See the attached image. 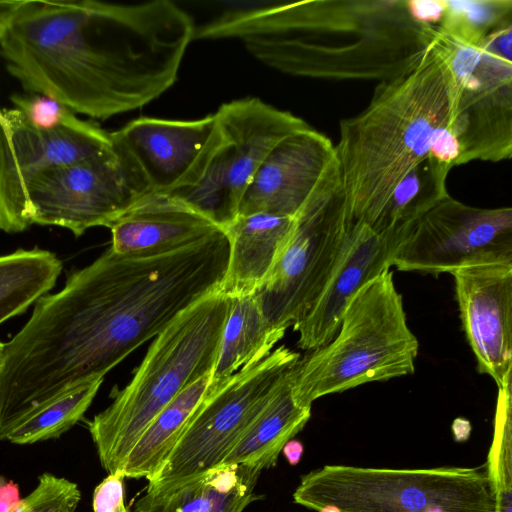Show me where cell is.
I'll return each instance as SVG.
<instances>
[{"label":"cell","instance_id":"6","mask_svg":"<svg viewBox=\"0 0 512 512\" xmlns=\"http://www.w3.org/2000/svg\"><path fill=\"white\" fill-rule=\"evenodd\" d=\"M294 502L339 512H494L483 467L430 469L325 465L304 475Z\"/></svg>","mask_w":512,"mask_h":512},{"label":"cell","instance_id":"23","mask_svg":"<svg viewBox=\"0 0 512 512\" xmlns=\"http://www.w3.org/2000/svg\"><path fill=\"white\" fill-rule=\"evenodd\" d=\"M61 271V261L44 249H20L0 256V324L46 295Z\"/></svg>","mask_w":512,"mask_h":512},{"label":"cell","instance_id":"21","mask_svg":"<svg viewBox=\"0 0 512 512\" xmlns=\"http://www.w3.org/2000/svg\"><path fill=\"white\" fill-rule=\"evenodd\" d=\"M229 298L230 309L210 377L214 385L264 359L286 333L269 323L254 294Z\"/></svg>","mask_w":512,"mask_h":512},{"label":"cell","instance_id":"34","mask_svg":"<svg viewBox=\"0 0 512 512\" xmlns=\"http://www.w3.org/2000/svg\"><path fill=\"white\" fill-rule=\"evenodd\" d=\"M318 512H339L337 509H335L334 507H325L321 510H319Z\"/></svg>","mask_w":512,"mask_h":512},{"label":"cell","instance_id":"30","mask_svg":"<svg viewBox=\"0 0 512 512\" xmlns=\"http://www.w3.org/2000/svg\"><path fill=\"white\" fill-rule=\"evenodd\" d=\"M408 15L418 24H431L444 17L445 0H412L405 2Z\"/></svg>","mask_w":512,"mask_h":512},{"label":"cell","instance_id":"22","mask_svg":"<svg viewBox=\"0 0 512 512\" xmlns=\"http://www.w3.org/2000/svg\"><path fill=\"white\" fill-rule=\"evenodd\" d=\"M211 374L191 384L149 424L126 459L125 478L150 479L164 464L208 392Z\"/></svg>","mask_w":512,"mask_h":512},{"label":"cell","instance_id":"35","mask_svg":"<svg viewBox=\"0 0 512 512\" xmlns=\"http://www.w3.org/2000/svg\"><path fill=\"white\" fill-rule=\"evenodd\" d=\"M3 349H4V343L0 342V363H1V359H2Z\"/></svg>","mask_w":512,"mask_h":512},{"label":"cell","instance_id":"32","mask_svg":"<svg viewBox=\"0 0 512 512\" xmlns=\"http://www.w3.org/2000/svg\"><path fill=\"white\" fill-rule=\"evenodd\" d=\"M20 0L16 1H0V40L3 37Z\"/></svg>","mask_w":512,"mask_h":512},{"label":"cell","instance_id":"19","mask_svg":"<svg viewBox=\"0 0 512 512\" xmlns=\"http://www.w3.org/2000/svg\"><path fill=\"white\" fill-rule=\"evenodd\" d=\"M261 472L245 464H220L173 488L145 491L131 512H243L261 498L254 493Z\"/></svg>","mask_w":512,"mask_h":512},{"label":"cell","instance_id":"16","mask_svg":"<svg viewBox=\"0 0 512 512\" xmlns=\"http://www.w3.org/2000/svg\"><path fill=\"white\" fill-rule=\"evenodd\" d=\"M409 231L380 235L365 226L354 229L327 284L309 312L293 326L299 348L310 352L332 340L350 300L363 285L392 267Z\"/></svg>","mask_w":512,"mask_h":512},{"label":"cell","instance_id":"20","mask_svg":"<svg viewBox=\"0 0 512 512\" xmlns=\"http://www.w3.org/2000/svg\"><path fill=\"white\" fill-rule=\"evenodd\" d=\"M293 368L222 464H245L261 471L273 467L284 445L305 427L311 408L301 406L294 397Z\"/></svg>","mask_w":512,"mask_h":512},{"label":"cell","instance_id":"36","mask_svg":"<svg viewBox=\"0 0 512 512\" xmlns=\"http://www.w3.org/2000/svg\"><path fill=\"white\" fill-rule=\"evenodd\" d=\"M128 512H131V510H129Z\"/></svg>","mask_w":512,"mask_h":512},{"label":"cell","instance_id":"3","mask_svg":"<svg viewBox=\"0 0 512 512\" xmlns=\"http://www.w3.org/2000/svg\"><path fill=\"white\" fill-rule=\"evenodd\" d=\"M417 65L382 90L353 126L360 140L336 152L338 197L352 223L376 231L396 186L431 158L434 130L468 128L467 99L447 54L428 48Z\"/></svg>","mask_w":512,"mask_h":512},{"label":"cell","instance_id":"24","mask_svg":"<svg viewBox=\"0 0 512 512\" xmlns=\"http://www.w3.org/2000/svg\"><path fill=\"white\" fill-rule=\"evenodd\" d=\"M104 378H97L73 389L30 416L5 437L14 444H31L58 438L84 415Z\"/></svg>","mask_w":512,"mask_h":512},{"label":"cell","instance_id":"9","mask_svg":"<svg viewBox=\"0 0 512 512\" xmlns=\"http://www.w3.org/2000/svg\"><path fill=\"white\" fill-rule=\"evenodd\" d=\"M354 229L336 195L314 199L297 214L272 271L254 293L273 327L286 332L309 312Z\"/></svg>","mask_w":512,"mask_h":512},{"label":"cell","instance_id":"5","mask_svg":"<svg viewBox=\"0 0 512 512\" xmlns=\"http://www.w3.org/2000/svg\"><path fill=\"white\" fill-rule=\"evenodd\" d=\"M418 350L388 269L353 296L332 340L300 357L292 372L294 397L311 408L323 396L413 374Z\"/></svg>","mask_w":512,"mask_h":512},{"label":"cell","instance_id":"8","mask_svg":"<svg viewBox=\"0 0 512 512\" xmlns=\"http://www.w3.org/2000/svg\"><path fill=\"white\" fill-rule=\"evenodd\" d=\"M300 357L280 346L219 385L210 383L170 455L148 479L146 491L173 488L222 464Z\"/></svg>","mask_w":512,"mask_h":512},{"label":"cell","instance_id":"12","mask_svg":"<svg viewBox=\"0 0 512 512\" xmlns=\"http://www.w3.org/2000/svg\"><path fill=\"white\" fill-rule=\"evenodd\" d=\"M494 262H512L511 208L476 209L447 197L412 226L392 266L437 275Z\"/></svg>","mask_w":512,"mask_h":512},{"label":"cell","instance_id":"33","mask_svg":"<svg viewBox=\"0 0 512 512\" xmlns=\"http://www.w3.org/2000/svg\"><path fill=\"white\" fill-rule=\"evenodd\" d=\"M303 450L304 449L301 442L291 439L284 445L281 452L290 465H296L299 463L302 457Z\"/></svg>","mask_w":512,"mask_h":512},{"label":"cell","instance_id":"11","mask_svg":"<svg viewBox=\"0 0 512 512\" xmlns=\"http://www.w3.org/2000/svg\"><path fill=\"white\" fill-rule=\"evenodd\" d=\"M111 149L110 133L77 116L61 127L41 129L16 108L0 109V229L17 233L29 227L26 192L39 175Z\"/></svg>","mask_w":512,"mask_h":512},{"label":"cell","instance_id":"25","mask_svg":"<svg viewBox=\"0 0 512 512\" xmlns=\"http://www.w3.org/2000/svg\"><path fill=\"white\" fill-rule=\"evenodd\" d=\"M512 374L498 387L493 439L486 474L495 503L494 512H512Z\"/></svg>","mask_w":512,"mask_h":512},{"label":"cell","instance_id":"18","mask_svg":"<svg viewBox=\"0 0 512 512\" xmlns=\"http://www.w3.org/2000/svg\"><path fill=\"white\" fill-rule=\"evenodd\" d=\"M294 226V218L237 215L222 228L229 257L219 290L228 297L254 294L265 282Z\"/></svg>","mask_w":512,"mask_h":512},{"label":"cell","instance_id":"7","mask_svg":"<svg viewBox=\"0 0 512 512\" xmlns=\"http://www.w3.org/2000/svg\"><path fill=\"white\" fill-rule=\"evenodd\" d=\"M201 162L173 196L223 228L237 215L240 200L269 151L284 137L308 128L300 118L258 98L222 104Z\"/></svg>","mask_w":512,"mask_h":512},{"label":"cell","instance_id":"27","mask_svg":"<svg viewBox=\"0 0 512 512\" xmlns=\"http://www.w3.org/2000/svg\"><path fill=\"white\" fill-rule=\"evenodd\" d=\"M80 499L76 483L44 473L35 489L22 499L14 512H75Z\"/></svg>","mask_w":512,"mask_h":512},{"label":"cell","instance_id":"17","mask_svg":"<svg viewBox=\"0 0 512 512\" xmlns=\"http://www.w3.org/2000/svg\"><path fill=\"white\" fill-rule=\"evenodd\" d=\"M109 228L111 249L134 257L169 253L222 229L183 201L164 193L147 194Z\"/></svg>","mask_w":512,"mask_h":512},{"label":"cell","instance_id":"29","mask_svg":"<svg viewBox=\"0 0 512 512\" xmlns=\"http://www.w3.org/2000/svg\"><path fill=\"white\" fill-rule=\"evenodd\" d=\"M122 472L109 473L94 489L93 512H128L124 501Z\"/></svg>","mask_w":512,"mask_h":512},{"label":"cell","instance_id":"13","mask_svg":"<svg viewBox=\"0 0 512 512\" xmlns=\"http://www.w3.org/2000/svg\"><path fill=\"white\" fill-rule=\"evenodd\" d=\"M338 190L336 149L308 127L284 137L269 151L246 188L237 215L295 218L310 201L334 196Z\"/></svg>","mask_w":512,"mask_h":512},{"label":"cell","instance_id":"2","mask_svg":"<svg viewBox=\"0 0 512 512\" xmlns=\"http://www.w3.org/2000/svg\"><path fill=\"white\" fill-rule=\"evenodd\" d=\"M228 257L222 229L160 255L126 256L108 248L42 300L36 334L43 357L70 384L104 378L185 310L218 290Z\"/></svg>","mask_w":512,"mask_h":512},{"label":"cell","instance_id":"31","mask_svg":"<svg viewBox=\"0 0 512 512\" xmlns=\"http://www.w3.org/2000/svg\"><path fill=\"white\" fill-rule=\"evenodd\" d=\"M21 501L18 485L0 478V512H14Z\"/></svg>","mask_w":512,"mask_h":512},{"label":"cell","instance_id":"15","mask_svg":"<svg viewBox=\"0 0 512 512\" xmlns=\"http://www.w3.org/2000/svg\"><path fill=\"white\" fill-rule=\"evenodd\" d=\"M215 128V113L196 120L140 117L110 136L114 148L140 172L150 193H169L190 178Z\"/></svg>","mask_w":512,"mask_h":512},{"label":"cell","instance_id":"4","mask_svg":"<svg viewBox=\"0 0 512 512\" xmlns=\"http://www.w3.org/2000/svg\"><path fill=\"white\" fill-rule=\"evenodd\" d=\"M230 298L219 289L180 314L150 345L131 381L88 422L102 467L122 472L153 419L183 390L211 374Z\"/></svg>","mask_w":512,"mask_h":512},{"label":"cell","instance_id":"14","mask_svg":"<svg viewBox=\"0 0 512 512\" xmlns=\"http://www.w3.org/2000/svg\"><path fill=\"white\" fill-rule=\"evenodd\" d=\"M451 274L478 371L499 387L512 374V262L473 264Z\"/></svg>","mask_w":512,"mask_h":512},{"label":"cell","instance_id":"10","mask_svg":"<svg viewBox=\"0 0 512 512\" xmlns=\"http://www.w3.org/2000/svg\"><path fill=\"white\" fill-rule=\"evenodd\" d=\"M150 194L137 168L112 144L100 156L61 166L35 178L26 192V220L66 228L76 237L108 227Z\"/></svg>","mask_w":512,"mask_h":512},{"label":"cell","instance_id":"28","mask_svg":"<svg viewBox=\"0 0 512 512\" xmlns=\"http://www.w3.org/2000/svg\"><path fill=\"white\" fill-rule=\"evenodd\" d=\"M11 101L29 124L41 129L61 127L76 117L65 105L38 93L15 94Z\"/></svg>","mask_w":512,"mask_h":512},{"label":"cell","instance_id":"1","mask_svg":"<svg viewBox=\"0 0 512 512\" xmlns=\"http://www.w3.org/2000/svg\"><path fill=\"white\" fill-rule=\"evenodd\" d=\"M194 28L168 0H20L0 55L27 93L107 119L145 106L176 82Z\"/></svg>","mask_w":512,"mask_h":512},{"label":"cell","instance_id":"26","mask_svg":"<svg viewBox=\"0 0 512 512\" xmlns=\"http://www.w3.org/2000/svg\"><path fill=\"white\" fill-rule=\"evenodd\" d=\"M491 1H446L444 18L447 30L458 39L478 42L492 24H496L504 8Z\"/></svg>","mask_w":512,"mask_h":512}]
</instances>
